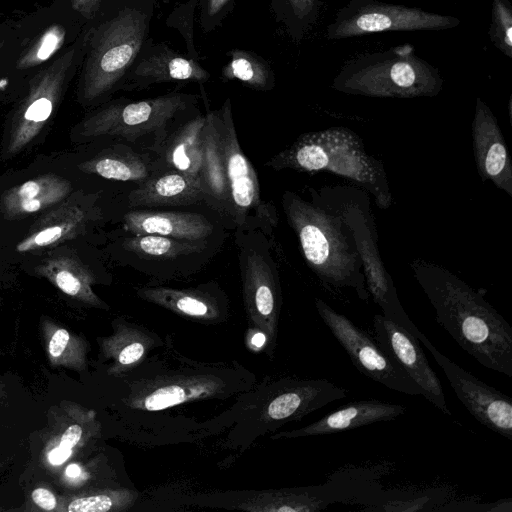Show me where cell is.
I'll use <instances>...</instances> for the list:
<instances>
[{
    "label": "cell",
    "mask_w": 512,
    "mask_h": 512,
    "mask_svg": "<svg viewBox=\"0 0 512 512\" xmlns=\"http://www.w3.org/2000/svg\"><path fill=\"white\" fill-rule=\"evenodd\" d=\"M410 267L437 323L481 365L512 377V328L482 293L441 265L417 258Z\"/></svg>",
    "instance_id": "1"
},
{
    "label": "cell",
    "mask_w": 512,
    "mask_h": 512,
    "mask_svg": "<svg viewBox=\"0 0 512 512\" xmlns=\"http://www.w3.org/2000/svg\"><path fill=\"white\" fill-rule=\"evenodd\" d=\"M282 206L305 261L318 278L335 288H351L361 300H368L353 230L322 187L311 189V201L286 191Z\"/></svg>",
    "instance_id": "2"
},
{
    "label": "cell",
    "mask_w": 512,
    "mask_h": 512,
    "mask_svg": "<svg viewBox=\"0 0 512 512\" xmlns=\"http://www.w3.org/2000/svg\"><path fill=\"white\" fill-rule=\"evenodd\" d=\"M154 0H125L118 11L89 30L82 94L92 102L123 88L141 51L152 40Z\"/></svg>",
    "instance_id": "3"
},
{
    "label": "cell",
    "mask_w": 512,
    "mask_h": 512,
    "mask_svg": "<svg viewBox=\"0 0 512 512\" xmlns=\"http://www.w3.org/2000/svg\"><path fill=\"white\" fill-rule=\"evenodd\" d=\"M266 166L276 171L330 172L364 189L380 209L393 203L383 162L369 155L362 139L346 127L304 133Z\"/></svg>",
    "instance_id": "4"
},
{
    "label": "cell",
    "mask_w": 512,
    "mask_h": 512,
    "mask_svg": "<svg viewBox=\"0 0 512 512\" xmlns=\"http://www.w3.org/2000/svg\"><path fill=\"white\" fill-rule=\"evenodd\" d=\"M443 83L439 70L404 44L349 59L331 87L351 95L407 99L437 96Z\"/></svg>",
    "instance_id": "5"
},
{
    "label": "cell",
    "mask_w": 512,
    "mask_h": 512,
    "mask_svg": "<svg viewBox=\"0 0 512 512\" xmlns=\"http://www.w3.org/2000/svg\"><path fill=\"white\" fill-rule=\"evenodd\" d=\"M322 189L353 230L370 296L381 308L383 316L418 338L422 332L403 309L392 277L381 259L369 194L356 185L323 186Z\"/></svg>",
    "instance_id": "6"
},
{
    "label": "cell",
    "mask_w": 512,
    "mask_h": 512,
    "mask_svg": "<svg viewBox=\"0 0 512 512\" xmlns=\"http://www.w3.org/2000/svg\"><path fill=\"white\" fill-rule=\"evenodd\" d=\"M460 25L452 15L429 12L418 7L381 2L350 0L326 27L329 40H342L373 33L439 31Z\"/></svg>",
    "instance_id": "7"
},
{
    "label": "cell",
    "mask_w": 512,
    "mask_h": 512,
    "mask_svg": "<svg viewBox=\"0 0 512 512\" xmlns=\"http://www.w3.org/2000/svg\"><path fill=\"white\" fill-rule=\"evenodd\" d=\"M197 102L196 95L176 92L140 101L120 99L95 115L91 132L119 136L129 142L148 135L166 139L169 124L194 109Z\"/></svg>",
    "instance_id": "8"
},
{
    "label": "cell",
    "mask_w": 512,
    "mask_h": 512,
    "mask_svg": "<svg viewBox=\"0 0 512 512\" xmlns=\"http://www.w3.org/2000/svg\"><path fill=\"white\" fill-rule=\"evenodd\" d=\"M315 306L327 328L361 373L398 393L423 395L422 389L367 332L322 299L316 298Z\"/></svg>",
    "instance_id": "9"
},
{
    "label": "cell",
    "mask_w": 512,
    "mask_h": 512,
    "mask_svg": "<svg viewBox=\"0 0 512 512\" xmlns=\"http://www.w3.org/2000/svg\"><path fill=\"white\" fill-rule=\"evenodd\" d=\"M215 115L230 191L231 219L240 229L248 228L252 217L274 224V211L263 204L256 172L239 145L229 98Z\"/></svg>",
    "instance_id": "10"
},
{
    "label": "cell",
    "mask_w": 512,
    "mask_h": 512,
    "mask_svg": "<svg viewBox=\"0 0 512 512\" xmlns=\"http://www.w3.org/2000/svg\"><path fill=\"white\" fill-rule=\"evenodd\" d=\"M418 339L431 352L469 413L480 424L512 440V399L446 357L423 333Z\"/></svg>",
    "instance_id": "11"
},
{
    "label": "cell",
    "mask_w": 512,
    "mask_h": 512,
    "mask_svg": "<svg viewBox=\"0 0 512 512\" xmlns=\"http://www.w3.org/2000/svg\"><path fill=\"white\" fill-rule=\"evenodd\" d=\"M373 328L377 343L422 389V396L444 415L451 416L440 379L430 366L419 339L380 314L374 315Z\"/></svg>",
    "instance_id": "12"
},
{
    "label": "cell",
    "mask_w": 512,
    "mask_h": 512,
    "mask_svg": "<svg viewBox=\"0 0 512 512\" xmlns=\"http://www.w3.org/2000/svg\"><path fill=\"white\" fill-rule=\"evenodd\" d=\"M210 73L196 59L179 54L166 43L153 39L141 51L122 90H142L169 82H207Z\"/></svg>",
    "instance_id": "13"
},
{
    "label": "cell",
    "mask_w": 512,
    "mask_h": 512,
    "mask_svg": "<svg viewBox=\"0 0 512 512\" xmlns=\"http://www.w3.org/2000/svg\"><path fill=\"white\" fill-rule=\"evenodd\" d=\"M472 147L479 176L512 197V161L498 121L490 107L476 99Z\"/></svg>",
    "instance_id": "14"
},
{
    "label": "cell",
    "mask_w": 512,
    "mask_h": 512,
    "mask_svg": "<svg viewBox=\"0 0 512 512\" xmlns=\"http://www.w3.org/2000/svg\"><path fill=\"white\" fill-rule=\"evenodd\" d=\"M406 411V406L378 399L349 402L301 429L285 432L282 436L301 437L345 432L377 422L390 421Z\"/></svg>",
    "instance_id": "15"
},
{
    "label": "cell",
    "mask_w": 512,
    "mask_h": 512,
    "mask_svg": "<svg viewBox=\"0 0 512 512\" xmlns=\"http://www.w3.org/2000/svg\"><path fill=\"white\" fill-rule=\"evenodd\" d=\"M244 291L249 305L258 315L272 319L278 302L277 272L266 248L242 243L239 247Z\"/></svg>",
    "instance_id": "16"
},
{
    "label": "cell",
    "mask_w": 512,
    "mask_h": 512,
    "mask_svg": "<svg viewBox=\"0 0 512 512\" xmlns=\"http://www.w3.org/2000/svg\"><path fill=\"white\" fill-rule=\"evenodd\" d=\"M205 202L200 178L168 169L151 174L128 196L132 207L182 206Z\"/></svg>",
    "instance_id": "17"
},
{
    "label": "cell",
    "mask_w": 512,
    "mask_h": 512,
    "mask_svg": "<svg viewBox=\"0 0 512 512\" xmlns=\"http://www.w3.org/2000/svg\"><path fill=\"white\" fill-rule=\"evenodd\" d=\"M124 229L131 234H155L182 240L202 241L213 231L201 214L185 211H130Z\"/></svg>",
    "instance_id": "18"
},
{
    "label": "cell",
    "mask_w": 512,
    "mask_h": 512,
    "mask_svg": "<svg viewBox=\"0 0 512 512\" xmlns=\"http://www.w3.org/2000/svg\"><path fill=\"white\" fill-rule=\"evenodd\" d=\"M205 117L203 158L199 175L205 193V203L231 218L230 191L225 174L215 110L208 111Z\"/></svg>",
    "instance_id": "19"
},
{
    "label": "cell",
    "mask_w": 512,
    "mask_h": 512,
    "mask_svg": "<svg viewBox=\"0 0 512 512\" xmlns=\"http://www.w3.org/2000/svg\"><path fill=\"white\" fill-rule=\"evenodd\" d=\"M205 122V115L198 114L166 137L161 144V155L168 169L200 178Z\"/></svg>",
    "instance_id": "20"
},
{
    "label": "cell",
    "mask_w": 512,
    "mask_h": 512,
    "mask_svg": "<svg viewBox=\"0 0 512 512\" xmlns=\"http://www.w3.org/2000/svg\"><path fill=\"white\" fill-rule=\"evenodd\" d=\"M69 184L58 177L43 176L24 182L12 189L4 198L8 214L33 213L62 199Z\"/></svg>",
    "instance_id": "21"
},
{
    "label": "cell",
    "mask_w": 512,
    "mask_h": 512,
    "mask_svg": "<svg viewBox=\"0 0 512 512\" xmlns=\"http://www.w3.org/2000/svg\"><path fill=\"white\" fill-rule=\"evenodd\" d=\"M228 55L230 60L221 71L223 79L237 80L257 91H270L275 87V73L263 57L238 48L229 51Z\"/></svg>",
    "instance_id": "22"
},
{
    "label": "cell",
    "mask_w": 512,
    "mask_h": 512,
    "mask_svg": "<svg viewBox=\"0 0 512 512\" xmlns=\"http://www.w3.org/2000/svg\"><path fill=\"white\" fill-rule=\"evenodd\" d=\"M269 1L276 21L295 43H300L318 20L321 0Z\"/></svg>",
    "instance_id": "23"
},
{
    "label": "cell",
    "mask_w": 512,
    "mask_h": 512,
    "mask_svg": "<svg viewBox=\"0 0 512 512\" xmlns=\"http://www.w3.org/2000/svg\"><path fill=\"white\" fill-rule=\"evenodd\" d=\"M204 240L190 241L155 234H132L123 242L130 253L142 257L177 259L203 249Z\"/></svg>",
    "instance_id": "24"
},
{
    "label": "cell",
    "mask_w": 512,
    "mask_h": 512,
    "mask_svg": "<svg viewBox=\"0 0 512 512\" xmlns=\"http://www.w3.org/2000/svg\"><path fill=\"white\" fill-rule=\"evenodd\" d=\"M88 165L90 171L109 180L142 183L151 175L150 164L132 152L107 155Z\"/></svg>",
    "instance_id": "25"
},
{
    "label": "cell",
    "mask_w": 512,
    "mask_h": 512,
    "mask_svg": "<svg viewBox=\"0 0 512 512\" xmlns=\"http://www.w3.org/2000/svg\"><path fill=\"white\" fill-rule=\"evenodd\" d=\"M332 501L327 495L310 493L308 491L284 492L276 495H269L258 510L278 512H311L326 508ZM257 510V511H258Z\"/></svg>",
    "instance_id": "26"
},
{
    "label": "cell",
    "mask_w": 512,
    "mask_h": 512,
    "mask_svg": "<svg viewBox=\"0 0 512 512\" xmlns=\"http://www.w3.org/2000/svg\"><path fill=\"white\" fill-rule=\"evenodd\" d=\"M489 37L495 48L512 57V8L508 0H492Z\"/></svg>",
    "instance_id": "27"
},
{
    "label": "cell",
    "mask_w": 512,
    "mask_h": 512,
    "mask_svg": "<svg viewBox=\"0 0 512 512\" xmlns=\"http://www.w3.org/2000/svg\"><path fill=\"white\" fill-rule=\"evenodd\" d=\"M207 390L204 385H193L183 387L179 385H170L159 388L148 395L144 401V406L147 410L157 411L162 410L187 399L198 397L204 394Z\"/></svg>",
    "instance_id": "28"
},
{
    "label": "cell",
    "mask_w": 512,
    "mask_h": 512,
    "mask_svg": "<svg viewBox=\"0 0 512 512\" xmlns=\"http://www.w3.org/2000/svg\"><path fill=\"white\" fill-rule=\"evenodd\" d=\"M199 0H187L174 8L166 19V25L179 31L182 35L189 56L198 58V52L194 45V19Z\"/></svg>",
    "instance_id": "29"
},
{
    "label": "cell",
    "mask_w": 512,
    "mask_h": 512,
    "mask_svg": "<svg viewBox=\"0 0 512 512\" xmlns=\"http://www.w3.org/2000/svg\"><path fill=\"white\" fill-rule=\"evenodd\" d=\"M235 0H199V23L204 33L219 27L233 9Z\"/></svg>",
    "instance_id": "30"
},
{
    "label": "cell",
    "mask_w": 512,
    "mask_h": 512,
    "mask_svg": "<svg viewBox=\"0 0 512 512\" xmlns=\"http://www.w3.org/2000/svg\"><path fill=\"white\" fill-rule=\"evenodd\" d=\"M53 108L52 99L46 96L35 98L27 107L23 115V126L20 128L19 140L23 136L21 143L29 139V131L39 129L51 115Z\"/></svg>",
    "instance_id": "31"
},
{
    "label": "cell",
    "mask_w": 512,
    "mask_h": 512,
    "mask_svg": "<svg viewBox=\"0 0 512 512\" xmlns=\"http://www.w3.org/2000/svg\"><path fill=\"white\" fill-rule=\"evenodd\" d=\"M72 229V223L68 222L66 224H57L48 226L32 236L28 237L26 240L21 242L17 246V250L19 252H25L31 249H36L39 247H44L56 243L62 237H64L69 231Z\"/></svg>",
    "instance_id": "32"
},
{
    "label": "cell",
    "mask_w": 512,
    "mask_h": 512,
    "mask_svg": "<svg viewBox=\"0 0 512 512\" xmlns=\"http://www.w3.org/2000/svg\"><path fill=\"white\" fill-rule=\"evenodd\" d=\"M68 262V267L61 266L54 273V280L56 285L66 294L76 296L83 290L87 289V276L78 269L71 268Z\"/></svg>",
    "instance_id": "33"
},
{
    "label": "cell",
    "mask_w": 512,
    "mask_h": 512,
    "mask_svg": "<svg viewBox=\"0 0 512 512\" xmlns=\"http://www.w3.org/2000/svg\"><path fill=\"white\" fill-rule=\"evenodd\" d=\"M113 499L105 494L82 497L73 500L69 506V512H106L112 509Z\"/></svg>",
    "instance_id": "34"
},
{
    "label": "cell",
    "mask_w": 512,
    "mask_h": 512,
    "mask_svg": "<svg viewBox=\"0 0 512 512\" xmlns=\"http://www.w3.org/2000/svg\"><path fill=\"white\" fill-rule=\"evenodd\" d=\"M62 38V32L58 31V28H54L47 32L38 46L36 54L34 56L33 63L41 62L46 60L57 48Z\"/></svg>",
    "instance_id": "35"
},
{
    "label": "cell",
    "mask_w": 512,
    "mask_h": 512,
    "mask_svg": "<svg viewBox=\"0 0 512 512\" xmlns=\"http://www.w3.org/2000/svg\"><path fill=\"white\" fill-rule=\"evenodd\" d=\"M70 339L68 331L64 328L58 329L49 342V353L52 357L60 356L66 348Z\"/></svg>",
    "instance_id": "36"
},
{
    "label": "cell",
    "mask_w": 512,
    "mask_h": 512,
    "mask_svg": "<svg viewBox=\"0 0 512 512\" xmlns=\"http://www.w3.org/2000/svg\"><path fill=\"white\" fill-rule=\"evenodd\" d=\"M144 353V347L141 343H132L126 346L119 354V362L123 365H129L141 358Z\"/></svg>",
    "instance_id": "37"
},
{
    "label": "cell",
    "mask_w": 512,
    "mask_h": 512,
    "mask_svg": "<svg viewBox=\"0 0 512 512\" xmlns=\"http://www.w3.org/2000/svg\"><path fill=\"white\" fill-rule=\"evenodd\" d=\"M33 501L45 510H53L56 506L55 496L45 488H37L32 492Z\"/></svg>",
    "instance_id": "38"
},
{
    "label": "cell",
    "mask_w": 512,
    "mask_h": 512,
    "mask_svg": "<svg viewBox=\"0 0 512 512\" xmlns=\"http://www.w3.org/2000/svg\"><path fill=\"white\" fill-rule=\"evenodd\" d=\"M82 435V429L79 425H71L62 435L59 446L64 448H73L78 441L80 440Z\"/></svg>",
    "instance_id": "39"
},
{
    "label": "cell",
    "mask_w": 512,
    "mask_h": 512,
    "mask_svg": "<svg viewBox=\"0 0 512 512\" xmlns=\"http://www.w3.org/2000/svg\"><path fill=\"white\" fill-rule=\"evenodd\" d=\"M72 453V448L57 446L48 454V460L52 465H60L65 462Z\"/></svg>",
    "instance_id": "40"
},
{
    "label": "cell",
    "mask_w": 512,
    "mask_h": 512,
    "mask_svg": "<svg viewBox=\"0 0 512 512\" xmlns=\"http://www.w3.org/2000/svg\"><path fill=\"white\" fill-rule=\"evenodd\" d=\"M65 472L68 477L77 478L81 475V468L79 465L73 463L67 466Z\"/></svg>",
    "instance_id": "41"
},
{
    "label": "cell",
    "mask_w": 512,
    "mask_h": 512,
    "mask_svg": "<svg viewBox=\"0 0 512 512\" xmlns=\"http://www.w3.org/2000/svg\"><path fill=\"white\" fill-rule=\"evenodd\" d=\"M266 341V337L263 333H256L253 335L251 342L256 347H261L264 345Z\"/></svg>",
    "instance_id": "42"
}]
</instances>
